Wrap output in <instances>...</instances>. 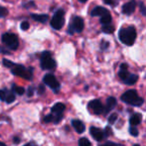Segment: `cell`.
<instances>
[{"label":"cell","instance_id":"cell-1","mask_svg":"<svg viewBox=\"0 0 146 146\" xmlns=\"http://www.w3.org/2000/svg\"><path fill=\"white\" fill-rule=\"evenodd\" d=\"M118 38L121 43L127 45V46H131L136 39V30L133 26H129L127 28H121L118 33Z\"/></svg>","mask_w":146,"mask_h":146},{"label":"cell","instance_id":"cell-2","mask_svg":"<svg viewBox=\"0 0 146 146\" xmlns=\"http://www.w3.org/2000/svg\"><path fill=\"white\" fill-rule=\"evenodd\" d=\"M121 100L127 104H130L132 106H140L143 104V98H140L137 94L136 90H129L125 92L124 94L121 96Z\"/></svg>","mask_w":146,"mask_h":146},{"label":"cell","instance_id":"cell-3","mask_svg":"<svg viewBox=\"0 0 146 146\" xmlns=\"http://www.w3.org/2000/svg\"><path fill=\"white\" fill-rule=\"evenodd\" d=\"M2 42L6 47H8L11 50H16L19 46V41L15 34L12 33H4L2 35Z\"/></svg>","mask_w":146,"mask_h":146},{"label":"cell","instance_id":"cell-4","mask_svg":"<svg viewBox=\"0 0 146 146\" xmlns=\"http://www.w3.org/2000/svg\"><path fill=\"white\" fill-rule=\"evenodd\" d=\"M56 62L52 59L50 52H43L41 55V68L43 70H53L56 68Z\"/></svg>","mask_w":146,"mask_h":146},{"label":"cell","instance_id":"cell-5","mask_svg":"<svg viewBox=\"0 0 146 146\" xmlns=\"http://www.w3.org/2000/svg\"><path fill=\"white\" fill-rule=\"evenodd\" d=\"M64 16H65V11L63 9H59L54 14L52 20H51V26L55 30H60L63 28L64 24H65V18H64Z\"/></svg>","mask_w":146,"mask_h":146},{"label":"cell","instance_id":"cell-6","mask_svg":"<svg viewBox=\"0 0 146 146\" xmlns=\"http://www.w3.org/2000/svg\"><path fill=\"white\" fill-rule=\"evenodd\" d=\"M11 73L25 80H32L33 78L32 69H26L24 66L21 65H15V67L11 70Z\"/></svg>","mask_w":146,"mask_h":146},{"label":"cell","instance_id":"cell-7","mask_svg":"<svg viewBox=\"0 0 146 146\" xmlns=\"http://www.w3.org/2000/svg\"><path fill=\"white\" fill-rule=\"evenodd\" d=\"M43 82H44L45 85H47L49 88H51L52 90H54L55 92L59 90L60 88V83L58 82V80L56 79L54 75L52 74H48L43 78Z\"/></svg>","mask_w":146,"mask_h":146},{"label":"cell","instance_id":"cell-8","mask_svg":"<svg viewBox=\"0 0 146 146\" xmlns=\"http://www.w3.org/2000/svg\"><path fill=\"white\" fill-rule=\"evenodd\" d=\"M88 108H90L94 114H100L104 110V106H102V102L100 100H94L88 102Z\"/></svg>","mask_w":146,"mask_h":146},{"label":"cell","instance_id":"cell-9","mask_svg":"<svg viewBox=\"0 0 146 146\" xmlns=\"http://www.w3.org/2000/svg\"><path fill=\"white\" fill-rule=\"evenodd\" d=\"M90 134H92V136L94 137V140H96V141H102V139L106 137L104 131H102V129L98 128V127L92 126L90 129Z\"/></svg>","mask_w":146,"mask_h":146},{"label":"cell","instance_id":"cell-10","mask_svg":"<svg viewBox=\"0 0 146 146\" xmlns=\"http://www.w3.org/2000/svg\"><path fill=\"white\" fill-rule=\"evenodd\" d=\"M71 25L73 26L74 30H75L76 32L81 33L82 31L84 30V27H85L84 19H83V18H81V17H79V16H77V17H75L73 19V22H72Z\"/></svg>","mask_w":146,"mask_h":146},{"label":"cell","instance_id":"cell-11","mask_svg":"<svg viewBox=\"0 0 146 146\" xmlns=\"http://www.w3.org/2000/svg\"><path fill=\"white\" fill-rule=\"evenodd\" d=\"M116 98H113V96H110V98H108V100H106V108H104V113H108V112L110 111L111 110H113V108L116 106Z\"/></svg>","mask_w":146,"mask_h":146},{"label":"cell","instance_id":"cell-12","mask_svg":"<svg viewBox=\"0 0 146 146\" xmlns=\"http://www.w3.org/2000/svg\"><path fill=\"white\" fill-rule=\"evenodd\" d=\"M136 8V2L135 1H130L128 3H125L122 7V12L126 15H129V14L133 13Z\"/></svg>","mask_w":146,"mask_h":146},{"label":"cell","instance_id":"cell-13","mask_svg":"<svg viewBox=\"0 0 146 146\" xmlns=\"http://www.w3.org/2000/svg\"><path fill=\"white\" fill-rule=\"evenodd\" d=\"M72 125H73V127L75 128V130L77 131L78 133L85 132V129H86L85 124H84L81 120H79V119H74V120H72Z\"/></svg>","mask_w":146,"mask_h":146},{"label":"cell","instance_id":"cell-14","mask_svg":"<svg viewBox=\"0 0 146 146\" xmlns=\"http://www.w3.org/2000/svg\"><path fill=\"white\" fill-rule=\"evenodd\" d=\"M110 13V11H108V9H106V8L104 7H100V6H96V8H94V9L92 10V12H90V15L92 16H104L106 15V14H108Z\"/></svg>","mask_w":146,"mask_h":146},{"label":"cell","instance_id":"cell-15","mask_svg":"<svg viewBox=\"0 0 146 146\" xmlns=\"http://www.w3.org/2000/svg\"><path fill=\"white\" fill-rule=\"evenodd\" d=\"M129 75H130V74H129L128 71H127V65H126V64H121V65H120V70H119V73H118L119 78H120V79L124 82L125 80L128 78Z\"/></svg>","mask_w":146,"mask_h":146},{"label":"cell","instance_id":"cell-16","mask_svg":"<svg viewBox=\"0 0 146 146\" xmlns=\"http://www.w3.org/2000/svg\"><path fill=\"white\" fill-rule=\"evenodd\" d=\"M141 120H142V115L140 113H134L131 115L130 119H129V123L131 126H135V125L140 124Z\"/></svg>","mask_w":146,"mask_h":146},{"label":"cell","instance_id":"cell-17","mask_svg":"<svg viewBox=\"0 0 146 146\" xmlns=\"http://www.w3.org/2000/svg\"><path fill=\"white\" fill-rule=\"evenodd\" d=\"M31 17L35 21L41 22V23H46L49 20V16L47 14H31Z\"/></svg>","mask_w":146,"mask_h":146},{"label":"cell","instance_id":"cell-18","mask_svg":"<svg viewBox=\"0 0 146 146\" xmlns=\"http://www.w3.org/2000/svg\"><path fill=\"white\" fill-rule=\"evenodd\" d=\"M66 108V106L64 104H62V102H58V104H56L52 108V113L54 114H60V113H63V111L65 110Z\"/></svg>","mask_w":146,"mask_h":146},{"label":"cell","instance_id":"cell-19","mask_svg":"<svg viewBox=\"0 0 146 146\" xmlns=\"http://www.w3.org/2000/svg\"><path fill=\"white\" fill-rule=\"evenodd\" d=\"M137 80H138V76L134 75V74H130L128 76V78L124 81V84H126V85H134L137 82Z\"/></svg>","mask_w":146,"mask_h":146},{"label":"cell","instance_id":"cell-20","mask_svg":"<svg viewBox=\"0 0 146 146\" xmlns=\"http://www.w3.org/2000/svg\"><path fill=\"white\" fill-rule=\"evenodd\" d=\"M110 22H111V15L110 13L100 17V23L104 24V25H110Z\"/></svg>","mask_w":146,"mask_h":146},{"label":"cell","instance_id":"cell-21","mask_svg":"<svg viewBox=\"0 0 146 146\" xmlns=\"http://www.w3.org/2000/svg\"><path fill=\"white\" fill-rule=\"evenodd\" d=\"M12 92L19 94V96H22V94L25 92V90H24V88H22V87H18V86L13 85V87H12Z\"/></svg>","mask_w":146,"mask_h":146},{"label":"cell","instance_id":"cell-22","mask_svg":"<svg viewBox=\"0 0 146 146\" xmlns=\"http://www.w3.org/2000/svg\"><path fill=\"white\" fill-rule=\"evenodd\" d=\"M15 94H14L13 92H7V96H6V100L5 102L7 104H11L15 100Z\"/></svg>","mask_w":146,"mask_h":146},{"label":"cell","instance_id":"cell-23","mask_svg":"<svg viewBox=\"0 0 146 146\" xmlns=\"http://www.w3.org/2000/svg\"><path fill=\"white\" fill-rule=\"evenodd\" d=\"M102 32L106 33V34H111V33L114 32V27L112 25H104L102 27Z\"/></svg>","mask_w":146,"mask_h":146},{"label":"cell","instance_id":"cell-24","mask_svg":"<svg viewBox=\"0 0 146 146\" xmlns=\"http://www.w3.org/2000/svg\"><path fill=\"white\" fill-rule=\"evenodd\" d=\"M90 140H88V138H86V137H83V138H81L79 140V146H90Z\"/></svg>","mask_w":146,"mask_h":146},{"label":"cell","instance_id":"cell-25","mask_svg":"<svg viewBox=\"0 0 146 146\" xmlns=\"http://www.w3.org/2000/svg\"><path fill=\"white\" fill-rule=\"evenodd\" d=\"M3 65L5 66V67H7V68H12V69L15 67V64H14L13 62L9 61V60H6V59L3 60Z\"/></svg>","mask_w":146,"mask_h":146},{"label":"cell","instance_id":"cell-26","mask_svg":"<svg viewBox=\"0 0 146 146\" xmlns=\"http://www.w3.org/2000/svg\"><path fill=\"white\" fill-rule=\"evenodd\" d=\"M117 117H118L117 113H111V115L108 117V122H110V124H113V123H115Z\"/></svg>","mask_w":146,"mask_h":146},{"label":"cell","instance_id":"cell-27","mask_svg":"<svg viewBox=\"0 0 146 146\" xmlns=\"http://www.w3.org/2000/svg\"><path fill=\"white\" fill-rule=\"evenodd\" d=\"M7 14H8V10L6 9L5 7H2V6H0V18L5 17Z\"/></svg>","mask_w":146,"mask_h":146},{"label":"cell","instance_id":"cell-28","mask_svg":"<svg viewBox=\"0 0 146 146\" xmlns=\"http://www.w3.org/2000/svg\"><path fill=\"white\" fill-rule=\"evenodd\" d=\"M129 132H130V134L132 135V136H137L138 135V130H137L136 128H135L134 126H130L129 127Z\"/></svg>","mask_w":146,"mask_h":146},{"label":"cell","instance_id":"cell-29","mask_svg":"<svg viewBox=\"0 0 146 146\" xmlns=\"http://www.w3.org/2000/svg\"><path fill=\"white\" fill-rule=\"evenodd\" d=\"M6 96H7V90H0V100H6Z\"/></svg>","mask_w":146,"mask_h":146},{"label":"cell","instance_id":"cell-30","mask_svg":"<svg viewBox=\"0 0 146 146\" xmlns=\"http://www.w3.org/2000/svg\"><path fill=\"white\" fill-rule=\"evenodd\" d=\"M100 146H124L122 144H118V143H114V142H111V141H108V142L104 143V144L100 145Z\"/></svg>","mask_w":146,"mask_h":146},{"label":"cell","instance_id":"cell-31","mask_svg":"<svg viewBox=\"0 0 146 146\" xmlns=\"http://www.w3.org/2000/svg\"><path fill=\"white\" fill-rule=\"evenodd\" d=\"M139 8H140V11L142 13V15H146V6L143 4V2H140L139 3Z\"/></svg>","mask_w":146,"mask_h":146},{"label":"cell","instance_id":"cell-32","mask_svg":"<svg viewBox=\"0 0 146 146\" xmlns=\"http://www.w3.org/2000/svg\"><path fill=\"white\" fill-rule=\"evenodd\" d=\"M29 23H28L27 21H24V22H22L21 23V25H20V27H21V29L22 30H24V31H26V30H28V28H29Z\"/></svg>","mask_w":146,"mask_h":146},{"label":"cell","instance_id":"cell-33","mask_svg":"<svg viewBox=\"0 0 146 146\" xmlns=\"http://www.w3.org/2000/svg\"><path fill=\"white\" fill-rule=\"evenodd\" d=\"M44 121L45 122H52V121H54V115L53 114H49V115H47L46 117L44 118Z\"/></svg>","mask_w":146,"mask_h":146},{"label":"cell","instance_id":"cell-34","mask_svg":"<svg viewBox=\"0 0 146 146\" xmlns=\"http://www.w3.org/2000/svg\"><path fill=\"white\" fill-rule=\"evenodd\" d=\"M108 45H110V43L108 42H102V50H104V49H108Z\"/></svg>","mask_w":146,"mask_h":146},{"label":"cell","instance_id":"cell-35","mask_svg":"<svg viewBox=\"0 0 146 146\" xmlns=\"http://www.w3.org/2000/svg\"><path fill=\"white\" fill-rule=\"evenodd\" d=\"M44 92H45L44 86H40V87H39V94H44Z\"/></svg>","mask_w":146,"mask_h":146},{"label":"cell","instance_id":"cell-36","mask_svg":"<svg viewBox=\"0 0 146 146\" xmlns=\"http://www.w3.org/2000/svg\"><path fill=\"white\" fill-rule=\"evenodd\" d=\"M0 53H2V54H6V55L9 54V52H8L7 50H5V49H3L2 47H0Z\"/></svg>","mask_w":146,"mask_h":146},{"label":"cell","instance_id":"cell-37","mask_svg":"<svg viewBox=\"0 0 146 146\" xmlns=\"http://www.w3.org/2000/svg\"><path fill=\"white\" fill-rule=\"evenodd\" d=\"M104 2L106 4H108V5H112V4H113V1H112V0H104Z\"/></svg>","mask_w":146,"mask_h":146},{"label":"cell","instance_id":"cell-38","mask_svg":"<svg viewBox=\"0 0 146 146\" xmlns=\"http://www.w3.org/2000/svg\"><path fill=\"white\" fill-rule=\"evenodd\" d=\"M33 96V88H29L28 90V96Z\"/></svg>","mask_w":146,"mask_h":146},{"label":"cell","instance_id":"cell-39","mask_svg":"<svg viewBox=\"0 0 146 146\" xmlns=\"http://www.w3.org/2000/svg\"><path fill=\"white\" fill-rule=\"evenodd\" d=\"M24 146H37L35 143H33V142H30V143H27V144H25Z\"/></svg>","mask_w":146,"mask_h":146},{"label":"cell","instance_id":"cell-40","mask_svg":"<svg viewBox=\"0 0 146 146\" xmlns=\"http://www.w3.org/2000/svg\"><path fill=\"white\" fill-rule=\"evenodd\" d=\"M14 141H15V143H18L19 142V138H17V137H14Z\"/></svg>","mask_w":146,"mask_h":146},{"label":"cell","instance_id":"cell-41","mask_svg":"<svg viewBox=\"0 0 146 146\" xmlns=\"http://www.w3.org/2000/svg\"><path fill=\"white\" fill-rule=\"evenodd\" d=\"M0 146H6V145H5V143H3V142H0Z\"/></svg>","mask_w":146,"mask_h":146},{"label":"cell","instance_id":"cell-42","mask_svg":"<svg viewBox=\"0 0 146 146\" xmlns=\"http://www.w3.org/2000/svg\"><path fill=\"white\" fill-rule=\"evenodd\" d=\"M79 1H81V2H86V1H88V0H79Z\"/></svg>","mask_w":146,"mask_h":146},{"label":"cell","instance_id":"cell-43","mask_svg":"<svg viewBox=\"0 0 146 146\" xmlns=\"http://www.w3.org/2000/svg\"><path fill=\"white\" fill-rule=\"evenodd\" d=\"M133 146H139L138 144H134V145H133Z\"/></svg>","mask_w":146,"mask_h":146}]
</instances>
